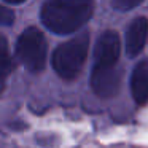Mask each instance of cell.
I'll use <instances>...</instances> for the list:
<instances>
[{
  "mask_svg": "<svg viewBox=\"0 0 148 148\" xmlns=\"http://www.w3.org/2000/svg\"><path fill=\"white\" fill-rule=\"evenodd\" d=\"M92 0H48L42 8L43 24L54 34H70L91 19Z\"/></svg>",
  "mask_w": 148,
  "mask_h": 148,
  "instance_id": "obj_1",
  "label": "cell"
},
{
  "mask_svg": "<svg viewBox=\"0 0 148 148\" xmlns=\"http://www.w3.org/2000/svg\"><path fill=\"white\" fill-rule=\"evenodd\" d=\"M88 48H89L88 34H81L80 37H75L58 46L53 56V67L56 73L64 80H73L84 65Z\"/></svg>",
  "mask_w": 148,
  "mask_h": 148,
  "instance_id": "obj_2",
  "label": "cell"
},
{
  "mask_svg": "<svg viewBox=\"0 0 148 148\" xmlns=\"http://www.w3.org/2000/svg\"><path fill=\"white\" fill-rule=\"evenodd\" d=\"M16 56L29 72H42L46 62V40L35 27L26 29L16 43Z\"/></svg>",
  "mask_w": 148,
  "mask_h": 148,
  "instance_id": "obj_3",
  "label": "cell"
},
{
  "mask_svg": "<svg viewBox=\"0 0 148 148\" xmlns=\"http://www.w3.org/2000/svg\"><path fill=\"white\" fill-rule=\"evenodd\" d=\"M123 72L113 67H94L91 75V88L100 97H112L119 91Z\"/></svg>",
  "mask_w": 148,
  "mask_h": 148,
  "instance_id": "obj_4",
  "label": "cell"
},
{
  "mask_svg": "<svg viewBox=\"0 0 148 148\" xmlns=\"http://www.w3.org/2000/svg\"><path fill=\"white\" fill-rule=\"evenodd\" d=\"M119 59V37L108 30L99 37L94 48V67H113Z\"/></svg>",
  "mask_w": 148,
  "mask_h": 148,
  "instance_id": "obj_5",
  "label": "cell"
},
{
  "mask_svg": "<svg viewBox=\"0 0 148 148\" xmlns=\"http://www.w3.org/2000/svg\"><path fill=\"white\" fill-rule=\"evenodd\" d=\"M147 35H148V21L145 18H137L129 24L127 32H126V51L131 58L137 56L143 49Z\"/></svg>",
  "mask_w": 148,
  "mask_h": 148,
  "instance_id": "obj_6",
  "label": "cell"
},
{
  "mask_svg": "<svg viewBox=\"0 0 148 148\" xmlns=\"http://www.w3.org/2000/svg\"><path fill=\"white\" fill-rule=\"evenodd\" d=\"M131 89L135 102L143 105L148 102V61H143L134 69Z\"/></svg>",
  "mask_w": 148,
  "mask_h": 148,
  "instance_id": "obj_7",
  "label": "cell"
},
{
  "mask_svg": "<svg viewBox=\"0 0 148 148\" xmlns=\"http://www.w3.org/2000/svg\"><path fill=\"white\" fill-rule=\"evenodd\" d=\"M13 69V62H11L10 49H8V42L2 34H0V92L5 88V78Z\"/></svg>",
  "mask_w": 148,
  "mask_h": 148,
  "instance_id": "obj_8",
  "label": "cell"
},
{
  "mask_svg": "<svg viewBox=\"0 0 148 148\" xmlns=\"http://www.w3.org/2000/svg\"><path fill=\"white\" fill-rule=\"evenodd\" d=\"M142 0H113V8L119 11H127V10H132L135 8Z\"/></svg>",
  "mask_w": 148,
  "mask_h": 148,
  "instance_id": "obj_9",
  "label": "cell"
},
{
  "mask_svg": "<svg viewBox=\"0 0 148 148\" xmlns=\"http://www.w3.org/2000/svg\"><path fill=\"white\" fill-rule=\"evenodd\" d=\"M13 21H14V14L8 8L0 7V24L2 26H10V24H13Z\"/></svg>",
  "mask_w": 148,
  "mask_h": 148,
  "instance_id": "obj_10",
  "label": "cell"
},
{
  "mask_svg": "<svg viewBox=\"0 0 148 148\" xmlns=\"http://www.w3.org/2000/svg\"><path fill=\"white\" fill-rule=\"evenodd\" d=\"M5 2H10V3H23L24 0H5Z\"/></svg>",
  "mask_w": 148,
  "mask_h": 148,
  "instance_id": "obj_11",
  "label": "cell"
}]
</instances>
